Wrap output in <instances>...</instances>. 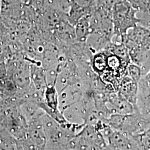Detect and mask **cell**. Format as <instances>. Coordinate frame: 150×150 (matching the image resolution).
<instances>
[{
  "label": "cell",
  "instance_id": "cell-1",
  "mask_svg": "<svg viewBox=\"0 0 150 150\" xmlns=\"http://www.w3.org/2000/svg\"><path fill=\"white\" fill-rule=\"evenodd\" d=\"M121 40L127 48L131 62L139 66L145 75L150 68V28L138 25Z\"/></svg>",
  "mask_w": 150,
  "mask_h": 150
},
{
  "label": "cell",
  "instance_id": "cell-2",
  "mask_svg": "<svg viewBox=\"0 0 150 150\" xmlns=\"http://www.w3.org/2000/svg\"><path fill=\"white\" fill-rule=\"evenodd\" d=\"M139 12L126 0L115 4L111 10L113 38L121 40L129 30L139 25L141 19L137 17Z\"/></svg>",
  "mask_w": 150,
  "mask_h": 150
},
{
  "label": "cell",
  "instance_id": "cell-3",
  "mask_svg": "<svg viewBox=\"0 0 150 150\" xmlns=\"http://www.w3.org/2000/svg\"><path fill=\"white\" fill-rule=\"evenodd\" d=\"M106 123L112 129L134 136L150 128V120L138 110L129 114H112L107 119Z\"/></svg>",
  "mask_w": 150,
  "mask_h": 150
},
{
  "label": "cell",
  "instance_id": "cell-4",
  "mask_svg": "<svg viewBox=\"0 0 150 150\" xmlns=\"http://www.w3.org/2000/svg\"><path fill=\"white\" fill-rule=\"evenodd\" d=\"M117 92L134 106L137 107L139 83L124 75L120 81Z\"/></svg>",
  "mask_w": 150,
  "mask_h": 150
},
{
  "label": "cell",
  "instance_id": "cell-5",
  "mask_svg": "<svg viewBox=\"0 0 150 150\" xmlns=\"http://www.w3.org/2000/svg\"><path fill=\"white\" fill-rule=\"evenodd\" d=\"M90 17V13L82 17L74 26L77 42H86L91 33Z\"/></svg>",
  "mask_w": 150,
  "mask_h": 150
},
{
  "label": "cell",
  "instance_id": "cell-6",
  "mask_svg": "<svg viewBox=\"0 0 150 150\" xmlns=\"http://www.w3.org/2000/svg\"><path fill=\"white\" fill-rule=\"evenodd\" d=\"M92 10L82 7L71 2L69 11L66 14L67 21L74 26L82 17L91 13Z\"/></svg>",
  "mask_w": 150,
  "mask_h": 150
},
{
  "label": "cell",
  "instance_id": "cell-7",
  "mask_svg": "<svg viewBox=\"0 0 150 150\" xmlns=\"http://www.w3.org/2000/svg\"><path fill=\"white\" fill-rule=\"evenodd\" d=\"M137 140L139 150H150V128L134 136Z\"/></svg>",
  "mask_w": 150,
  "mask_h": 150
},
{
  "label": "cell",
  "instance_id": "cell-8",
  "mask_svg": "<svg viewBox=\"0 0 150 150\" xmlns=\"http://www.w3.org/2000/svg\"><path fill=\"white\" fill-rule=\"evenodd\" d=\"M124 75L128 76L135 82L139 83V81L143 74L142 69L139 66L131 62L128 64Z\"/></svg>",
  "mask_w": 150,
  "mask_h": 150
},
{
  "label": "cell",
  "instance_id": "cell-9",
  "mask_svg": "<svg viewBox=\"0 0 150 150\" xmlns=\"http://www.w3.org/2000/svg\"><path fill=\"white\" fill-rule=\"evenodd\" d=\"M150 94V68L149 71L142 75L139 83L138 95H148Z\"/></svg>",
  "mask_w": 150,
  "mask_h": 150
},
{
  "label": "cell",
  "instance_id": "cell-10",
  "mask_svg": "<svg viewBox=\"0 0 150 150\" xmlns=\"http://www.w3.org/2000/svg\"><path fill=\"white\" fill-rule=\"evenodd\" d=\"M134 8L150 16V0H126Z\"/></svg>",
  "mask_w": 150,
  "mask_h": 150
},
{
  "label": "cell",
  "instance_id": "cell-11",
  "mask_svg": "<svg viewBox=\"0 0 150 150\" xmlns=\"http://www.w3.org/2000/svg\"><path fill=\"white\" fill-rule=\"evenodd\" d=\"M10 41V31L0 19V42L7 45Z\"/></svg>",
  "mask_w": 150,
  "mask_h": 150
},
{
  "label": "cell",
  "instance_id": "cell-12",
  "mask_svg": "<svg viewBox=\"0 0 150 150\" xmlns=\"http://www.w3.org/2000/svg\"><path fill=\"white\" fill-rule=\"evenodd\" d=\"M71 1L82 7L92 10L96 5L97 0H71Z\"/></svg>",
  "mask_w": 150,
  "mask_h": 150
},
{
  "label": "cell",
  "instance_id": "cell-13",
  "mask_svg": "<svg viewBox=\"0 0 150 150\" xmlns=\"http://www.w3.org/2000/svg\"><path fill=\"white\" fill-rule=\"evenodd\" d=\"M121 0H97L96 6L101 7L107 10L111 11L113 5Z\"/></svg>",
  "mask_w": 150,
  "mask_h": 150
},
{
  "label": "cell",
  "instance_id": "cell-14",
  "mask_svg": "<svg viewBox=\"0 0 150 150\" xmlns=\"http://www.w3.org/2000/svg\"><path fill=\"white\" fill-rule=\"evenodd\" d=\"M145 18H141V21L140 22L139 25L141 24V25L144 26L146 27H147L150 29V16L145 15Z\"/></svg>",
  "mask_w": 150,
  "mask_h": 150
},
{
  "label": "cell",
  "instance_id": "cell-15",
  "mask_svg": "<svg viewBox=\"0 0 150 150\" xmlns=\"http://www.w3.org/2000/svg\"><path fill=\"white\" fill-rule=\"evenodd\" d=\"M20 1H21L23 3H24L26 5H30L31 2V0H20Z\"/></svg>",
  "mask_w": 150,
  "mask_h": 150
}]
</instances>
